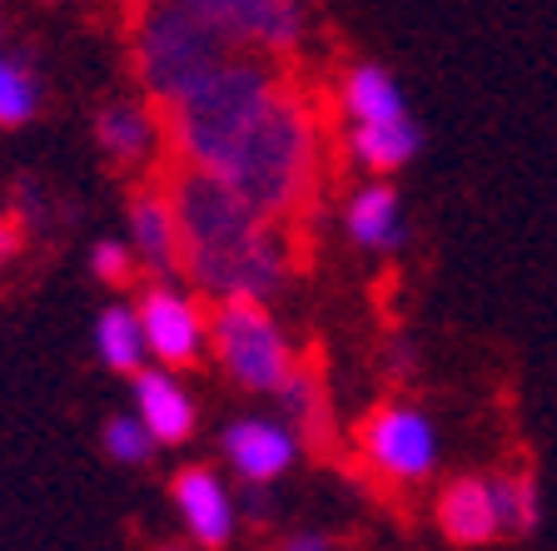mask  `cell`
<instances>
[{
    "label": "cell",
    "instance_id": "obj_28",
    "mask_svg": "<svg viewBox=\"0 0 557 551\" xmlns=\"http://www.w3.org/2000/svg\"><path fill=\"white\" fill-rule=\"evenodd\" d=\"M115 5H120V11H125V15H135L139 5H150V0H115Z\"/></svg>",
    "mask_w": 557,
    "mask_h": 551
},
{
    "label": "cell",
    "instance_id": "obj_24",
    "mask_svg": "<svg viewBox=\"0 0 557 551\" xmlns=\"http://www.w3.org/2000/svg\"><path fill=\"white\" fill-rule=\"evenodd\" d=\"M5 214L21 224L25 234H35V229H50L55 224V195H50L40 179H15V189H11V209Z\"/></svg>",
    "mask_w": 557,
    "mask_h": 551
},
{
    "label": "cell",
    "instance_id": "obj_16",
    "mask_svg": "<svg viewBox=\"0 0 557 551\" xmlns=\"http://www.w3.org/2000/svg\"><path fill=\"white\" fill-rule=\"evenodd\" d=\"M344 234L363 253H398L408 243L404 199L394 195L388 179H363L344 199Z\"/></svg>",
    "mask_w": 557,
    "mask_h": 551
},
{
    "label": "cell",
    "instance_id": "obj_1",
    "mask_svg": "<svg viewBox=\"0 0 557 551\" xmlns=\"http://www.w3.org/2000/svg\"><path fill=\"white\" fill-rule=\"evenodd\" d=\"M164 184L180 218V278L205 303L259 299L274 303L294 278V224L269 218L224 179L185 164H164Z\"/></svg>",
    "mask_w": 557,
    "mask_h": 551
},
{
    "label": "cell",
    "instance_id": "obj_27",
    "mask_svg": "<svg viewBox=\"0 0 557 551\" xmlns=\"http://www.w3.org/2000/svg\"><path fill=\"white\" fill-rule=\"evenodd\" d=\"M388 367H394V373H413V343H408V338L388 343Z\"/></svg>",
    "mask_w": 557,
    "mask_h": 551
},
{
    "label": "cell",
    "instance_id": "obj_5",
    "mask_svg": "<svg viewBox=\"0 0 557 551\" xmlns=\"http://www.w3.org/2000/svg\"><path fill=\"white\" fill-rule=\"evenodd\" d=\"M205 353L214 358V367H220L234 388L255 392V398H274V392L284 388V378L304 363L289 328H284V318L259 299L209 303V348Z\"/></svg>",
    "mask_w": 557,
    "mask_h": 551
},
{
    "label": "cell",
    "instance_id": "obj_11",
    "mask_svg": "<svg viewBox=\"0 0 557 551\" xmlns=\"http://www.w3.org/2000/svg\"><path fill=\"white\" fill-rule=\"evenodd\" d=\"M125 243L145 278H180V218L164 174H150L129 189L125 209Z\"/></svg>",
    "mask_w": 557,
    "mask_h": 551
},
{
    "label": "cell",
    "instance_id": "obj_14",
    "mask_svg": "<svg viewBox=\"0 0 557 551\" xmlns=\"http://www.w3.org/2000/svg\"><path fill=\"white\" fill-rule=\"evenodd\" d=\"M433 522L453 547H493L503 537L493 472H463V477L443 483L433 497Z\"/></svg>",
    "mask_w": 557,
    "mask_h": 551
},
{
    "label": "cell",
    "instance_id": "obj_13",
    "mask_svg": "<svg viewBox=\"0 0 557 551\" xmlns=\"http://www.w3.org/2000/svg\"><path fill=\"white\" fill-rule=\"evenodd\" d=\"M129 413L150 427V437L160 448H180L199 427L195 392L180 383L174 367H160V363H145L139 373H129Z\"/></svg>",
    "mask_w": 557,
    "mask_h": 551
},
{
    "label": "cell",
    "instance_id": "obj_29",
    "mask_svg": "<svg viewBox=\"0 0 557 551\" xmlns=\"http://www.w3.org/2000/svg\"><path fill=\"white\" fill-rule=\"evenodd\" d=\"M160 551H199L195 541H180V547H160Z\"/></svg>",
    "mask_w": 557,
    "mask_h": 551
},
{
    "label": "cell",
    "instance_id": "obj_10",
    "mask_svg": "<svg viewBox=\"0 0 557 551\" xmlns=\"http://www.w3.org/2000/svg\"><path fill=\"white\" fill-rule=\"evenodd\" d=\"M170 502L185 537L199 551H224L234 541V531H239V502H234L220 467H205V462L180 467L170 483Z\"/></svg>",
    "mask_w": 557,
    "mask_h": 551
},
{
    "label": "cell",
    "instance_id": "obj_9",
    "mask_svg": "<svg viewBox=\"0 0 557 551\" xmlns=\"http://www.w3.org/2000/svg\"><path fill=\"white\" fill-rule=\"evenodd\" d=\"M299 452H304L299 433L284 417L269 413H244L220 433V458L234 483L244 487H274L299 462Z\"/></svg>",
    "mask_w": 557,
    "mask_h": 551
},
{
    "label": "cell",
    "instance_id": "obj_2",
    "mask_svg": "<svg viewBox=\"0 0 557 551\" xmlns=\"http://www.w3.org/2000/svg\"><path fill=\"white\" fill-rule=\"evenodd\" d=\"M234 195H244L269 218L299 224L324 195V115L299 80L274 95L264 115L214 170Z\"/></svg>",
    "mask_w": 557,
    "mask_h": 551
},
{
    "label": "cell",
    "instance_id": "obj_12",
    "mask_svg": "<svg viewBox=\"0 0 557 551\" xmlns=\"http://www.w3.org/2000/svg\"><path fill=\"white\" fill-rule=\"evenodd\" d=\"M95 145L120 174H145L164 154V115L145 95H120L95 115ZM170 160V154H164Z\"/></svg>",
    "mask_w": 557,
    "mask_h": 551
},
{
    "label": "cell",
    "instance_id": "obj_30",
    "mask_svg": "<svg viewBox=\"0 0 557 551\" xmlns=\"http://www.w3.org/2000/svg\"><path fill=\"white\" fill-rule=\"evenodd\" d=\"M0 35H5V21H0Z\"/></svg>",
    "mask_w": 557,
    "mask_h": 551
},
{
    "label": "cell",
    "instance_id": "obj_3",
    "mask_svg": "<svg viewBox=\"0 0 557 551\" xmlns=\"http://www.w3.org/2000/svg\"><path fill=\"white\" fill-rule=\"evenodd\" d=\"M289 60H269L255 50H230V60L209 70L189 95L160 110L164 115V154L170 164L214 174L224 154L244 139V129L264 115L274 95L289 85Z\"/></svg>",
    "mask_w": 557,
    "mask_h": 551
},
{
    "label": "cell",
    "instance_id": "obj_6",
    "mask_svg": "<svg viewBox=\"0 0 557 551\" xmlns=\"http://www.w3.org/2000/svg\"><path fill=\"white\" fill-rule=\"evenodd\" d=\"M359 462L388 487H423L438 472L443 458V433L418 402L388 398L379 402L354 433Z\"/></svg>",
    "mask_w": 557,
    "mask_h": 551
},
{
    "label": "cell",
    "instance_id": "obj_8",
    "mask_svg": "<svg viewBox=\"0 0 557 551\" xmlns=\"http://www.w3.org/2000/svg\"><path fill=\"white\" fill-rule=\"evenodd\" d=\"M234 50H255L269 60H299L313 30L309 0H185Z\"/></svg>",
    "mask_w": 557,
    "mask_h": 551
},
{
    "label": "cell",
    "instance_id": "obj_19",
    "mask_svg": "<svg viewBox=\"0 0 557 551\" xmlns=\"http://www.w3.org/2000/svg\"><path fill=\"white\" fill-rule=\"evenodd\" d=\"M95 353H100V363L110 367V373H120V378H129V373H139V367L150 363L135 303L120 299V303H110V309H100V318H95Z\"/></svg>",
    "mask_w": 557,
    "mask_h": 551
},
{
    "label": "cell",
    "instance_id": "obj_18",
    "mask_svg": "<svg viewBox=\"0 0 557 551\" xmlns=\"http://www.w3.org/2000/svg\"><path fill=\"white\" fill-rule=\"evenodd\" d=\"M278 402V417L299 433L304 448H319V442H329V427H334V408H329V388L324 378H319V367L313 363H299L284 378V388L274 392Z\"/></svg>",
    "mask_w": 557,
    "mask_h": 551
},
{
    "label": "cell",
    "instance_id": "obj_15",
    "mask_svg": "<svg viewBox=\"0 0 557 551\" xmlns=\"http://www.w3.org/2000/svg\"><path fill=\"white\" fill-rule=\"evenodd\" d=\"M334 104H338V120H344V129L413 120V110H408V95H404V85H398V75H394V70H383L379 60H354V65L338 70Z\"/></svg>",
    "mask_w": 557,
    "mask_h": 551
},
{
    "label": "cell",
    "instance_id": "obj_21",
    "mask_svg": "<svg viewBox=\"0 0 557 551\" xmlns=\"http://www.w3.org/2000/svg\"><path fill=\"white\" fill-rule=\"evenodd\" d=\"M46 85L30 70V60H21L15 50H0V129H21L40 115Z\"/></svg>",
    "mask_w": 557,
    "mask_h": 551
},
{
    "label": "cell",
    "instance_id": "obj_17",
    "mask_svg": "<svg viewBox=\"0 0 557 551\" xmlns=\"http://www.w3.org/2000/svg\"><path fill=\"white\" fill-rule=\"evenodd\" d=\"M423 150V129L418 120H394V125H354L344 129V154L363 179H388L408 170Z\"/></svg>",
    "mask_w": 557,
    "mask_h": 551
},
{
    "label": "cell",
    "instance_id": "obj_22",
    "mask_svg": "<svg viewBox=\"0 0 557 551\" xmlns=\"http://www.w3.org/2000/svg\"><path fill=\"white\" fill-rule=\"evenodd\" d=\"M100 442H104V458L120 462V467H145V462L160 452V442H154L150 427L139 423L135 413H115V417H110V423H104V433H100Z\"/></svg>",
    "mask_w": 557,
    "mask_h": 551
},
{
    "label": "cell",
    "instance_id": "obj_4",
    "mask_svg": "<svg viewBox=\"0 0 557 551\" xmlns=\"http://www.w3.org/2000/svg\"><path fill=\"white\" fill-rule=\"evenodd\" d=\"M230 40L185 0H150L129 15V75L135 95L170 110L180 95H189L209 70L230 60Z\"/></svg>",
    "mask_w": 557,
    "mask_h": 551
},
{
    "label": "cell",
    "instance_id": "obj_25",
    "mask_svg": "<svg viewBox=\"0 0 557 551\" xmlns=\"http://www.w3.org/2000/svg\"><path fill=\"white\" fill-rule=\"evenodd\" d=\"M21 249H25V229L15 224L11 214H0V274L21 259Z\"/></svg>",
    "mask_w": 557,
    "mask_h": 551
},
{
    "label": "cell",
    "instance_id": "obj_23",
    "mask_svg": "<svg viewBox=\"0 0 557 551\" xmlns=\"http://www.w3.org/2000/svg\"><path fill=\"white\" fill-rule=\"evenodd\" d=\"M90 274H95V284L129 288V284L139 278L135 249H129L125 239H115V234H104V239H95V249H90Z\"/></svg>",
    "mask_w": 557,
    "mask_h": 551
},
{
    "label": "cell",
    "instance_id": "obj_7",
    "mask_svg": "<svg viewBox=\"0 0 557 551\" xmlns=\"http://www.w3.org/2000/svg\"><path fill=\"white\" fill-rule=\"evenodd\" d=\"M135 318L150 363L185 373L209 348V309L185 278H145L135 293Z\"/></svg>",
    "mask_w": 557,
    "mask_h": 551
},
{
    "label": "cell",
    "instance_id": "obj_26",
    "mask_svg": "<svg viewBox=\"0 0 557 551\" xmlns=\"http://www.w3.org/2000/svg\"><path fill=\"white\" fill-rule=\"evenodd\" d=\"M278 551H334V541L324 531H289V537L278 541Z\"/></svg>",
    "mask_w": 557,
    "mask_h": 551
},
{
    "label": "cell",
    "instance_id": "obj_20",
    "mask_svg": "<svg viewBox=\"0 0 557 551\" xmlns=\"http://www.w3.org/2000/svg\"><path fill=\"white\" fill-rule=\"evenodd\" d=\"M493 497H498L503 537H537L543 527V487L528 467L493 472Z\"/></svg>",
    "mask_w": 557,
    "mask_h": 551
}]
</instances>
